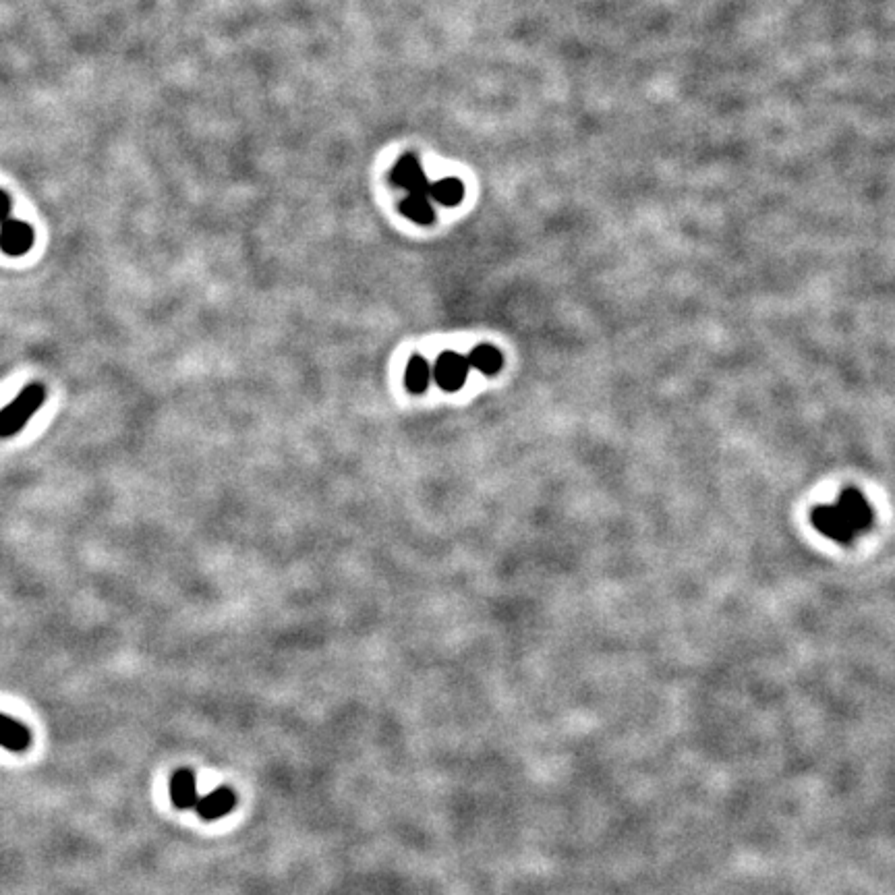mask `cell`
I'll use <instances>...</instances> for the list:
<instances>
[{
	"instance_id": "cell-8",
	"label": "cell",
	"mask_w": 895,
	"mask_h": 895,
	"mask_svg": "<svg viewBox=\"0 0 895 895\" xmlns=\"http://www.w3.org/2000/svg\"><path fill=\"white\" fill-rule=\"evenodd\" d=\"M170 800L181 811L187 808H195L199 796H197V782L195 775L189 769H179L170 779Z\"/></svg>"
},
{
	"instance_id": "cell-12",
	"label": "cell",
	"mask_w": 895,
	"mask_h": 895,
	"mask_svg": "<svg viewBox=\"0 0 895 895\" xmlns=\"http://www.w3.org/2000/svg\"><path fill=\"white\" fill-rule=\"evenodd\" d=\"M9 212H11L9 195L5 191H0V224H3L5 220H9Z\"/></svg>"
},
{
	"instance_id": "cell-5",
	"label": "cell",
	"mask_w": 895,
	"mask_h": 895,
	"mask_svg": "<svg viewBox=\"0 0 895 895\" xmlns=\"http://www.w3.org/2000/svg\"><path fill=\"white\" fill-rule=\"evenodd\" d=\"M34 245V230L21 220H5L0 224V249L7 255H25Z\"/></svg>"
},
{
	"instance_id": "cell-3",
	"label": "cell",
	"mask_w": 895,
	"mask_h": 895,
	"mask_svg": "<svg viewBox=\"0 0 895 895\" xmlns=\"http://www.w3.org/2000/svg\"><path fill=\"white\" fill-rule=\"evenodd\" d=\"M46 402V388L40 382L25 386L21 394L0 411V440L15 438Z\"/></svg>"
},
{
	"instance_id": "cell-4",
	"label": "cell",
	"mask_w": 895,
	"mask_h": 895,
	"mask_svg": "<svg viewBox=\"0 0 895 895\" xmlns=\"http://www.w3.org/2000/svg\"><path fill=\"white\" fill-rule=\"evenodd\" d=\"M469 361L458 353H444L433 367V380L446 392H456L465 386L469 378Z\"/></svg>"
},
{
	"instance_id": "cell-11",
	"label": "cell",
	"mask_w": 895,
	"mask_h": 895,
	"mask_svg": "<svg viewBox=\"0 0 895 895\" xmlns=\"http://www.w3.org/2000/svg\"><path fill=\"white\" fill-rule=\"evenodd\" d=\"M465 195V187L456 179H442L433 183V201H440L442 206H456Z\"/></svg>"
},
{
	"instance_id": "cell-1",
	"label": "cell",
	"mask_w": 895,
	"mask_h": 895,
	"mask_svg": "<svg viewBox=\"0 0 895 895\" xmlns=\"http://www.w3.org/2000/svg\"><path fill=\"white\" fill-rule=\"evenodd\" d=\"M811 521L823 537L848 545L869 531L873 525V508L858 489H844L833 504L815 508Z\"/></svg>"
},
{
	"instance_id": "cell-6",
	"label": "cell",
	"mask_w": 895,
	"mask_h": 895,
	"mask_svg": "<svg viewBox=\"0 0 895 895\" xmlns=\"http://www.w3.org/2000/svg\"><path fill=\"white\" fill-rule=\"evenodd\" d=\"M237 806V794L235 790L230 788H218L214 792H210L208 796L199 798L195 804V813L206 819V821H216L226 817L228 813H233V808Z\"/></svg>"
},
{
	"instance_id": "cell-9",
	"label": "cell",
	"mask_w": 895,
	"mask_h": 895,
	"mask_svg": "<svg viewBox=\"0 0 895 895\" xmlns=\"http://www.w3.org/2000/svg\"><path fill=\"white\" fill-rule=\"evenodd\" d=\"M467 361L471 367H475L477 371H481L485 375H496L504 365V357H502L500 349H496V346H492V344L475 346Z\"/></svg>"
},
{
	"instance_id": "cell-10",
	"label": "cell",
	"mask_w": 895,
	"mask_h": 895,
	"mask_svg": "<svg viewBox=\"0 0 895 895\" xmlns=\"http://www.w3.org/2000/svg\"><path fill=\"white\" fill-rule=\"evenodd\" d=\"M433 378V369L431 365L423 359V357H413L409 361L407 367V375H404V382H407V388L415 394H421L427 390L429 382Z\"/></svg>"
},
{
	"instance_id": "cell-2",
	"label": "cell",
	"mask_w": 895,
	"mask_h": 895,
	"mask_svg": "<svg viewBox=\"0 0 895 895\" xmlns=\"http://www.w3.org/2000/svg\"><path fill=\"white\" fill-rule=\"evenodd\" d=\"M392 181L407 191V197L400 204L402 214L417 224L433 222V183L427 181L419 158L413 154L402 156L394 166Z\"/></svg>"
},
{
	"instance_id": "cell-7",
	"label": "cell",
	"mask_w": 895,
	"mask_h": 895,
	"mask_svg": "<svg viewBox=\"0 0 895 895\" xmlns=\"http://www.w3.org/2000/svg\"><path fill=\"white\" fill-rule=\"evenodd\" d=\"M0 746L9 753H25L32 746V732L21 721L0 713Z\"/></svg>"
}]
</instances>
